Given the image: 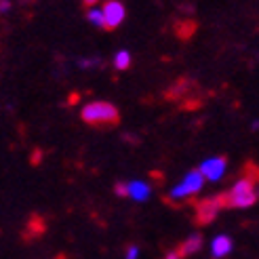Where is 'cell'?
Wrapping results in <instances>:
<instances>
[{
    "label": "cell",
    "mask_w": 259,
    "mask_h": 259,
    "mask_svg": "<svg viewBox=\"0 0 259 259\" xmlns=\"http://www.w3.org/2000/svg\"><path fill=\"white\" fill-rule=\"evenodd\" d=\"M114 192L118 194V196H126V184H116Z\"/></svg>",
    "instance_id": "obj_15"
},
{
    "label": "cell",
    "mask_w": 259,
    "mask_h": 259,
    "mask_svg": "<svg viewBox=\"0 0 259 259\" xmlns=\"http://www.w3.org/2000/svg\"><path fill=\"white\" fill-rule=\"evenodd\" d=\"M226 206V198L224 194H219V196H213V198H204L196 204V222L198 224H211L213 219L217 217V213L222 211Z\"/></svg>",
    "instance_id": "obj_3"
},
{
    "label": "cell",
    "mask_w": 259,
    "mask_h": 259,
    "mask_svg": "<svg viewBox=\"0 0 259 259\" xmlns=\"http://www.w3.org/2000/svg\"><path fill=\"white\" fill-rule=\"evenodd\" d=\"M194 30H196V23H194V21H188V23H179V25H177L179 38H190Z\"/></svg>",
    "instance_id": "obj_12"
},
{
    "label": "cell",
    "mask_w": 259,
    "mask_h": 259,
    "mask_svg": "<svg viewBox=\"0 0 259 259\" xmlns=\"http://www.w3.org/2000/svg\"><path fill=\"white\" fill-rule=\"evenodd\" d=\"M11 11V3L9 0H0V13H9Z\"/></svg>",
    "instance_id": "obj_16"
},
{
    "label": "cell",
    "mask_w": 259,
    "mask_h": 259,
    "mask_svg": "<svg viewBox=\"0 0 259 259\" xmlns=\"http://www.w3.org/2000/svg\"><path fill=\"white\" fill-rule=\"evenodd\" d=\"M126 196H131L137 202H144L150 198V186L144 181H131V184H126Z\"/></svg>",
    "instance_id": "obj_8"
},
{
    "label": "cell",
    "mask_w": 259,
    "mask_h": 259,
    "mask_svg": "<svg viewBox=\"0 0 259 259\" xmlns=\"http://www.w3.org/2000/svg\"><path fill=\"white\" fill-rule=\"evenodd\" d=\"M99 63H101V61L95 57V59H80L78 66H80V68H95V66H99Z\"/></svg>",
    "instance_id": "obj_13"
},
{
    "label": "cell",
    "mask_w": 259,
    "mask_h": 259,
    "mask_svg": "<svg viewBox=\"0 0 259 259\" xmlns=\"http://www.w3.org/2000/svg\"><path fill=\"white\" fill-rule=\"evenodd\" d=\"M114 66H116V70H126L131 66V55H128V51H118V53H116Z\"/></svg>",
    "instance_id": "obj_10"
},
{
    "label": "cell",
    "mask_w": 259,
    "mask_h": 259,
    "mask_svg": "<svg viewBox=\"0 0 259 259\" xmlns=\"http://www.w3.org/2000/svg\"><path fill=\"white\" fill-rule=\"evenodd\" d=\"M87 19H89V23H93L95 28H101V30H103V15H101V9H89Z\"/></svg>",
    "instance_id": "obj_11"
},
{
    "label": "cell",
    "mask_w": 259,
    "mask_h": 259,
    "mask_svg": "<svg viewBox=\"0 0 259 259\" xmlns=\"http://www.w3.org/2000/svg\"><path fill=\"white\" fill-rule=\"evenodd\" d=\"M166 259H181L177 253H169V255H166Z\"/></svg>",
    "instance_id": "obj_18"
},
{
    "label": "cell",
    "mask_w": 259,
    "mask_h": 259,
    "mask_svg": "<svg viewBox=\"0 0 259 259\" xmlns=\"http://www.w3.org/2000/svg\"><path fill=\"white\" fill-rule=\"evenodd\" d=\"M82 3H84V5H87V7H93V5H95V3H99V0H82Z\"/></svg>",
    "instance_id": "obj_17"
},
{
    "label": "cell",
    "mask_w": 259,
    "mask_h": 259,
    "mask_svg": "<svg viewBox=\"0 0 259 259\" xmlns=\"http://www.w3.org/2000/svg\"><path fill=\"white\" fill-rule=\"evenodd\" d=\"M137 257H139V249H137V247H128L126 259H137Z\"/></svg>",
    "instance_id": "obj_14"
},
{
    "label": "cell",
    "mask_w": 259,
    "mask_h": 259,
    "mask_svg": "<svg viewBox=\"0 0 259 259\" xmlns=\"http://www.w3.org/2000/svg\"><path fill=\"white\" fill-rule=\"evenodd\" d=\"M232 249H234V242H232V238L226 236V234L217 236V238L213 240V244H211V251H213V257H215V259H222V257L230 255Z\"/></svg>",
    "instance_id": "obj_7"
},
{
    "label": "cell",
    "mask_w": 259,
    "mask_h": 259,
    "mask_svg": "<svg viewBox=\"0 0 259 259\" xmlns=\"http://www.w3.org/2000/svg\"><path fill=\"white\" fill-rule=\"evenodd\" d=\"M226 166H228V160L224 156H213V158H206L198 173L202 175V179H209V181H219L226 173Z\"/></svg>",
    "instance_id": "obj_6"
},
{
    "label": "cell",
    "mask_w": 259,
    "mask_h": 259,
    "mask_svg": "<svg viewBox=\"0 0 259 259\" xmlns=\"http://www.w3.org/2000/svg\"><path fill=\"white\" fill-rule=\"evenodd\" d=\"M202 247V236L200 234H192L190 238H186V242L181 244V249H179V257H188V255H194L196 251H200Z\"/></svg>",
    "instance_id": "obj_9"
},
{
    "label": "cell",
    "mask_w": 259,
    "mask_h": 259,
    "mask_svg": "<svg viewBox=\"0 0 259 259\" xmlns=\"http://www.w3.org/2000/svg\"><path fill=\"white\" fill-rule=\"evenodd\" d=\"M101 15H103V30H116L124 21L126 11L124 5L118 3V0H108L101 9Z\"/></svg>",
    "instance_id": "obj_4"
},
{
    "label": "cell",
    "mask_w": 259,
    "mask_h": 259,
    "mask_svg": "<svg viewBox=\"0 0 259 259\" xmlns=\"http://www.w3.org/2000/svg\"><path fill=\"white\" fill-rule=\"evenodd\" d=\"M202 184H204L202 175L198 171H190L184 177V181L171 190V198H188V196H192V194L200 192L202 190Z\"/></svg>",
    "instance_id": "obj_5"
},
{
    "label": "cell",
    "mask_w": 259,
    "mask_h": 259,
    "mask_svg": "<svg viewBox=\"0 0 259 259\" xmlns=\"http://www.w3.org/2000/svg\"><path fill=\"white\" fill-rule=\"evenodd\" d=\"M226 206H236V209H247L257 202V186L253 177H242L238 179L234 188L228 194H224Z\"/></svg>",
    "instance_id": "obj_2"
},
{
    "label": "cell",
    "mask_w": 259,
    "mask_h": 259,
    "mask_svg": "<svg viewBox=\"0 0 259 259\" xmlns=\"http://www.w3.org/2000/svg\"><path fill=\"white\" fill-rule=\"evenodd\" d=\"M80 116L87 124H95V126H108L120 120L118 108L112 106L110 101H91L82 108Z\"/></svg>",
    "instance_id": "obj_1"
}]
</instances>
